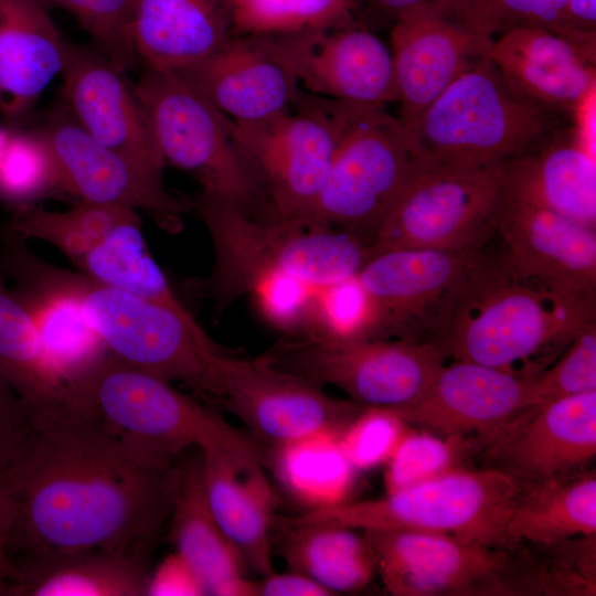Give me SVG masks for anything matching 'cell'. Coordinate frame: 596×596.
<instances>
[{
	"instance_id": "cell-26",
	"label": "cell",
	"mask_w": 596,
	"mask_h": 596,
	"mask_svg": "<svg viewBox=\"0 0 596 596\" xmlns=\"http://www.w3.org/2000/svg\"><path fill=\"white\" fill-rule=\"evenodd\" d=\"M237 34L233 0H135L130 41L143 67L179 72Z\"/></svg>"
},
{
	"instance_id": "cell-5",
	"label": "cell",
	"mask_w": 596,
	"mask_h": 596,
	"mask_svg": "<svg viewBox=\"0 0 596 596\" xmlns=\"http://www.w3.org/2000/svg\"><path fill=\"white\" fill-rule=\"evenodd\" d=\"M50 269L79 299L111 359L169 383L181 382L212 401L225 350L185 306L146 300L52 264Z\"/></svg>"
},
{
	"instance_id": "cell-50",
	"label": "cell",
	"mask_w": 596,
	"mask_h": 596,
	"mask_svg": "<svg viewBox=\"0 0 596 596\" xmlns=\"http://www.w3.org/2000/svg\"><path fill=\"white\" fill-rule=\"evenodd\" d=\"M14 519V504L7 491L0 487V574L15 582V567L8 554V542Z\"/></svg>"
},
{
	"instance_id": "cell-46",
	"label": "cell",
	"mask_w": 596,
	"mask_h": 596,
	"mask_svg": "<svg viewBox=\"0 0 596 596\" xmlns=\"http://www.w3.org/2000/svg\"><path fill=\"white\" fill-rule=\"evenodd\" d=\"M317 286L278 275L264 279L248 294L257 312L286 336L304 332L311 313Z\"/></svg>"
},
{
	"instance_id": "cell-8",
	"label": "cell",
	"mask_w": 596,
	"mask_h": 596,
	"mask_svg": "<svg viewBox=\"0 0 596 596\" xmlns=\"http://www.w3.org/2000/svg\"><path fill=\"white\" fill-rule=\"evenodd\" d=\"M353 105L304 91L289 110L274 118L231 120L233 139L269 217L319 225L316 204Z\"/></svg>"
},
{
	"instance_id": "cell-2",
	"label": "cell",
	"mask_w": 596,
	"mask_h": 596,
	"mask_svg": "<svg viewBox=\"0 0 596 596\" xmlns=\"http://www.w3.org/2000/svg\"><path fill=\"white\" fill-rule=\"evenodd\" d=\"M193 211L211 238L213 266L190 288L212 300L216 313L266 278L284 275L322 286L356 275L371 256V247L349 233L255 215L201 192Z\"/></svg>"
},
{
	"instance_id": "cell-25",
	"label": "cell",
	"mask_w": 596,
	"mask_h": 596,
	"mask_svg": "<svg viewBox=\"0 0 596 596\" xmlns=\"http://www.w3.org/2000/svg\"><path fill=\"white\" fill-rule=\"evenodd\" d=\"M490 58L523 97L576 117L594 96L595 52L551 31L518 28L494 38Z\"/></svg>"
},
{
	"instance_id": "cell-45",
	"label": "cell",
	"mask_w": 596,
	"mask_h": 596,
	"mask_svg": "<svg viewBox=\"0 0 596 596\" xmlns=\"http://www.w3.org/2000/svg\"><path fill=\"white\" fill-rule=\"evenodd\" d=\"M406 432L405 423L386 408L365 407L338 435L355 470L386 462Z\"/></svg>"
},
{
	"instance_id": "cell-21",
	"label": "cell",
	"mask_w": 596,
	"mask_h": 596,
	"mask_svg": "<svg viewBox=\"0 0 596 596\" xmlns=\"http://www.w3.org/2000/svg\"><path fill=\"white\" fill-rule=\"evenodd\" d=\"M498 259L509 274L557 291L596 298V230L505 192L497 231Z\"/></svg>"
},
{
	"instance_id": "cell-54",
	"label": "cell",
	"mask_w": 596,
	"mask_h": 596,
	"mask_svg": "<svg viewBox=\"0 0 596 596\" xmlns=\"http://www.w3.org/2000/svg\"><path fill=\"white\" fill-rule=\"evenodd\" d=\"M9 135H10V131H8L2 126H0V158L2 156V152H3L4 148H6Z\"/></svg>"
},
{
	"instance_id": "cell-16",
	"label": "cell",
	"mask_w": 596,
	"mask_h": 596,
	"mask_svg": "<svg viewBox=\"0 0 596 596\" xmlns=\"http://www.w3.org/2000/svg\"><path fill=\"white\" fill-rule=\"evenodd\" d=\"M26 242L2 228L0 269L13 278L12 289L32 318L51 370L93 414V387L110 355L79 299L53 277L50 263L31 252Z\"/></svg>"
},
{
	"instance_id": "cell-11",
	"label": "cell",
	"mask_w": 596,
	"mask_h": 596,
	"mask_svg": "<svg viewBox=\"0 0 596 596\" xmlns=\"http://www.w3.org/2000/svg\"><path fill=\"white\" fill-rule=\"evenodd\" d=\"M494 259L481 249H391L356 277L374 310L372 339L435 343Z\"/></svg>"
},
{
	"instance_id": "cell-39",
	"label": "cell",
	"mask_w": 596,
	"mask_h": 596,
	"mask_svg": "<svg viewBox=\"0 0 596 596\" xmlns=\"http://www.w3.org/2000/svg\"><path fill=\"white\" fill-rule=\"evenodd\" d=\"M481 449L482 443L476 436H438L406 430L386 461V492L467 467V461Z\"/></svg>"
},
{
	"instance_id": "cell-48",
	"label": "cell",
	"mask_w": 596,
	"mask_h": 596,
	"mask_svg": "<svg viewBox=\"0 0 596 596\" xmlns=\"http://www.w3.org/2000/svg\"><path fill=\"white\" fill-rule=\"evenodd\" d=\"M147 595H204L192 570L174 552L151 573Z\"/></svg>"
},
{
	"instance_id": "cell-17",
	"label": "cell",
	"mask_w": 596,
	"mask_h": 596,
	"mask_svg": "<svg viewBox=\"0 0 596 596\" xmlns=\"http://www.w3.org/2000/svg\"><path fill=\"white\" fill-rule=\"evenodd\" d=\"M269 448L319 433L339 434L365 406L324 394L319 385L263 360L225 351L212 400Z\"/></svg>"
},
{
	"instance_id": "cell-13",
	"label": "cell",
	"mask_w": 596,
	"mask_h": 596,
	"mask_svg": "<svg viewBox=\"0 0 596 596\" xmlns=\"http://www.w3.org/2000/svg\"><path fill=\"white\" fill-rule=\"evenodd\" d=\"M259 359L319 386L333 385L365 407L387 409L417 401L447 361L434 343L311 336H286Z\"/></svg>"
},
{
	"instance_id": "cell-33",
	"label": "cell",
	"mask_w": 596,
	"mask_h": 596,
	"mask_svg": "<svg viewBox=\"0 0 596 596\" xmlns=\"http://www.w3.org/2000/svg\"><path fill=\"white\" fill-rule=\"evenodd\" d=\"M519 485L507 523L512 546L596 535L595 469Z\"/></svg>"
},
{
	"instance_id": "cell-40",
	"label": "cell",
	"mask_w": 596,
	"mask_h": 596,
	"mask_svg": "<svg viewBox=\"0 0 596 596\" xmlns=\"http://www.w3.org/2000/svg\"><path fill=\"white\" fill-rule=\"evenodd\" d=\"M237 34H291L358 19L356 0H233Z\"/></svg>"
},
{
	"instance_id": "cell-6",
	"label": "cell",
	"mask_w": 596,
	"mask_h": 596,
	"mask_svg": "<svg viewBox=\"0 0 596 596\" xmlns=\"http://www.w3.org/2000/svg\"><path fill=\"white\" fill-rule=\"evenodd\" d=\"M519 488L498 469L461 467L380 499L310 510L283 523L285 528L326 523L362 531H422L513 549L507 523Z\"/></svg>"
},
{
	"instance_id": "cell-18",
	"label": "cell",
	"mask_w": 596,
	"mask_h": 596,
	"mask_svg": "<svg viewBox=\"0 0 596 596\" xmlns=\"http://www.w3.org/2000/svg\"><path fill=\"white\" fill-rule=\"evenodd\" d=\"M302 91L385 107L397 103L391 49L360 19L291 34H265Z\"/></svg>"
},
{
	"instance_id": "cell-15",
	"label": "cell",
	"mask_w": 596,
	"mask_h": 596,
	"mask_svg": "<svg viewBox=\"0 0 596 596\" xmlns=\"http://www.w3.org/2000/svg\"><path fill=\"white\" fill-rule=\"evenodd\" d=\"M494 34L464 0H427L391 29L401 124L405 127L459 75L490 56Z\"/></svg>"
},
{
	"instance_id": "cell-28",
	"label": "cell",
	"mask_w": 596,
	"mask_h": 596,
	"mask_svg": "<svg viewBox=\"0 0 596 596\" xmlns=\"http://www.w3.org/2000/svg\"><path fill=\"white\" fill-rule=\"evenodd\" d=\"M201 453L209 505L246 571L262 577L274 573L270 530L275 496L264 466L223 449Z\"/></svg>"
},
{
	"instance_id": "cell-22",
	"label": "cell",
	"mask_w": 596,
	"mask_h": 596,
	"mask_svg": "<svg viewBox=\"0 0 596 596\" xmlns=\"http://www.w3.org/2000/svg\"><path fill=\"white\" fill-rule=\"evenodd\" d=\"M535 375L453 361L440 369L417 401L389 411L405 424L421 426L443 436H476L483 448L528 407Z\"/></svg>"
},
{
	"instance_id": "cell-1",
	"label": "cell",
	"mask_w": 596,
	"mask_h": 596,
	"mask_svg": "<svg viewBox=\"0 0 596 596\" xmlns=\"http://www.w3.org/2000/svg\"><path fill=\"white\" fill-rule=\"evenodd\" d=\"M178 475V462H143L95 417L34 427L0 482L15 509L11 562L87 549L152 551L168 523Z\"/></svg>"
},
{
	"instance_id": "cell-37",
	"label": "cell",
	"mask_w": 596,
	"mask_h": 596,
	"mask_svg": "<svg viewBox=\"0 0 596 596\" xmlns=\"http://www.w3.org/2000/svg\"><path fill=\"white\" fill-rule=\"evenodd\" d=\"M136 221H141L140 216L130 207L78 200L65 211H47L35 204L13 209L6 226L25 241L53 245L76 265L115 228Z\"/></svg>"
},
{
	"instance_id": "cell-9",
	"label": "cell",
	"mask_w": 596,
	"mask_h": 596,
	"mask_svg": "<svg viewBox=\"0 0 596 596\" xmlns=\"http://www.w3.org/2000/svg\"><path fill=\"white\" fill-rule=\"evenodd\" d=\"M135 94L164 159L190 172L201 193L267 216L262 192L231 132V120L174 72L143 67Z\"/></svg>"
},
{
	"instance_id": "cell-24",
	"label": "cell",
	"mask_w": 596,
	"mask_h": 596,
	"mask_svg": "<svg viewBox=\"0 0 596 596\" xmlns=\"http://www.w3.org/2000/svg\"><path fill=\"white\" fill-rule=\"evenodd\" d=\"M174 73L238 124L274 118L304 92L265 34H236L207 58Z\"/></svg>"
},
{
	"instance_id": "cell-32",
	"label": "cell",
	"mask_w": 596,
	"mask_h": 596,
	"mask_svg": "<svg viewBox=\"0 0 596 596\" xmlns=\"http://www.w3.org/2000/svg\"><path fill=\"white\" fill-rule=\"evenodd\" d=\"M0 377L25 405L33 426L81 415L82 405L55 376L32 318L0 269Z\"/></svg>"
},
{
	"instance_id": "cell-19",
	"label": "cell",
	"mask_w": 596,
	"mask_h": 596,
	"mask_svg": "<svg viewBox=\"0 0 596 596\" xmlns=\"http://www.w3.org/2000/svg\"><path fill=\"white\" fill-rule=\"evenodd\" d=\"M39 132L54 155L67 195L143 210L163 231H182L193 201L170 192L163 175L97 142L68 111L55 115Z\"/></svg>"
},
{
	"instance_id": "cell-52",
	"label": "cell",
	"mask_w": 596,
	"mask_h": 596,
	"mask_svg": "<svg viewBox=\"0 0 596 596\" xmlns=\"http://www.w3.org/2000/svg\"><path fill=\"white\" fill-rule=\"evenodd\" d=\"M573 25L581 32L596 34V0H567Z\"/></svg>"
},
{
	"instance_id": "cell-41",
	"label": "cell",
	"mask_w": 596,
	"mask_h": 596,
	"mask_svg": "<svg viewBox=\"0 0 596 596\" xmlns=\"http://www.w3.org/2000/svg\"><path fill=\"white\" fill-rule=\"evenodd\" d=\"M374 310L356 275L317 286L308 324L296 336L332 341L372 339Z\"/></svg>"
},
{
	"instance_id": "cell-43",
	"label": "cell",
	"mask_w": 596,
	"mask_h": 596,
	"mask_svg": "<svg viewBox=\"0 0 596 596\" xmlns=\"http://www.w3.org/2000/svg\"><path fill=\"white\" fill-rule=\"evenodd\" d=\"M531 384L528 407L596 391V321L586 324Z\"/></svg>"
},
{
	"instance_id": "cell-3",
	"label": "cell",
	"mask_w": 596,
	"mask_h": 596,
	"mask_svg": "<svg viewBox=\"0 0 596 596\" xmlns=\"http://www.w3.org/2000/svg\"><path fill=\"white\" fill-rule=\"evenodd\" d=\"M593 321L596 298L513 276L494 259L434 344L446 360L535 375Z\"/></svg>"
},
{
	"instance_id": "cell-53",
	"label": "cell",
	"mask_w": 596,
	"mask_h": 596,
	"mask_svg": "<svg viewBox=\"0 0 596 596\" xmlns=\"http://www.w3.org/2000/svg\"><path fill=\"white\" fill-rule=\"evenodd\" d=\"M0 596H15L14 579L0 574Z\"/></svg>"
},
{
	"instance_id": "cell-38",
	"label": "cell",
	"mask_w": 596,
	"mask_h": 596,
	"mask_svg": "<svg viewBox=\"0 0 596 596\" xmlns=\"http://www.w3.org/2000/svg\"><path fill=\"white\" fill-rule=\"evenodd\" d=\"M65 194L56 160L43 136L10 131L0 158V201L18 209Z\"/></svg>"
},
{
	"instance_id": "cell-35",
	"label": "cell",
	"mask_w": 596,
	"mask_h": 596,
	"mask_svg": "<svg viewBox=\"0 0 596 596\" xmlns=\"http://www.w3.org/2000/svg\"><path fill=\"white\" fill-rule=\"evenodd\" d=\"M337 433L319 432L273 447L269 466L286 492L310 510L348 501L355 469Z\"/></svg>"
},
{
	"instance_id": "cell-49",
	"label": "cell",
	"mask_w": 596,
	"mask_h": 596,
	"mask_svg": "<svg viewBox=\"0 0 596 596\" xmlns=\"http://www.w3.org/2000/svg\"><path fill=\"white\" fill-rule=\"evenodd\" d=\"M323 586L306 575L276 572L255 581V596H330Z\"/></svg>"
},
{
	"instance_id": "cell-42",
	"label": "cell",
	"mask_w": 596,
	"mask_h": 596,
	"mask_svg": "<svg viewBox=\"0 0 596 596\" xmlns=\"http://www.w3.org/2000/svg\"><path fill=\"white\" fill-rule=\"evenodd\" d=\"M489 26L494 38L518 28H540L595 52L596 34L572 23L567 0H464Z\"/></svg>"
},
{
	"instance_id": "cell-7",
	"label": "cell",
	"mask_w": 596,
	"mask_h": 596,
	"mask_svg": "<svg viewBox=\"0 0 596 596\" xmlns=\"http://www.w3.org/2000/svg\"><path fill=\"white\" fill-rule=\"evenodd\" d=\"M94 417L143 462L174 466L185 450L223 449L268 467L265 449L169 382L109 359L93 387Z\"/></svg>"
},
{
	"instance_id": "cell-10",
	"label": "cell",
	"mask_w": 596,
	"mask_h": 596,
	"mask_svg": "<svg viewBox=\"0 0 596 596\" xmlns=\"http://www.w3.org/2000/svg\"><path fill=\"white\" fill-rule=\"evenodd\" d=\"M417 163L397 117L385 107L354 104L320 191L315 222L371 246Z\"/></svg>"
},
{
	"instance_id": "cell-31",
	"label": "cell",
	"mask_w": 596,
	"mask_h": 596,
	"mask_svg": "<svg viewBox=\"0 0 596 596\" xmlns=\"http://www.w3.org/2000/svg\"><path fill=\"white\" fill-rule=\"evenodd\" d=\"M151 551L87 549L12 561L15 596H143Z\"/></svg>"
},
{
	"instance_id": "cell-34",
	"label": "cell",
	"mask_w": 596,
	"mask_h": 596,
	"mask_svg": "<svg viewBox=\"0 0 596 596\" xmlns=\"http://www.w3.org/2000/svg\"><path fill=\"white\" fill-rule=\"evenodd\" d=\"M285 530L279 549L289 568L332 595L360 592L373 579L374 553L365 536L353 529L320 523Z\"/></svg>"
},
{
	"instance_id": "cell-14",
	"label": "cell",
	"mask_w": 596,
	"mask_h": 596,
	"mask_svg": "<svg viewBox=\"0 0 596 596\" xmlns=\"http://www.w3.org/2000/svg\"><path fill=\"white\" fill-rule=\"evenodd\" d=\"M382 582L395 596L531 595L524 546L500 549L411 530H366Z\"/></svg>"
},
{
	"instance_id": "cell-30",
	"label": "cell",
	"mask_w": 596,
	"mask_h": 596,
	"mask_svg": "<svg viewBox=\"0 0 596 596\" xmlns=\"http://www.w3.org/2000/svg\"><path fill=\"white\" fill-rule=\"evenodd\" d=\"M68 40L36 0H0V111L24 116L57 74Z\"/></svg>"
},
{
	"instance_id": "cell-4",
	"label": "cell",
	"mask_w": 596,
	"mask_h": 596,
	"mask_svg": "<svg viewBox=\"0 0 596 596\" xmlns=\"http://www.w3.org/2000/svg\"><path fill=\"white\" fill-rule=\"evenodd\" d=\"M574 123L519 94L488 56L403 127L421 163L488 168L541 148Z\"/></svg>"
},
{
	"instance_id": "cell-12",
	"label": "cell",
	"mask_w": 596,
	"mask_h": 596,
	"mask_svg": "<svg viewBox=\"0 0 596 596\" xmlns=\"http://www.w3.org/2000/svg\"><path fill=\"white\" fill-rule=\"evenodd\" d=\"M503 166L456 168L417 163L371 247L481 249L498 231L505 198Z\"/></svg>"
},
{
	"instance_id": "cell-36",
	"label": "cell",
	"mask_w": 596,
	"mask_h": 596,
	"mask_svg": "<svg viewBox=\"0 0 596 596\" xmlns=\"http://www.w3.org/2000/svg\"><path fill=\"white\" fill-rule=\"evenodd\" d=\"M140 226L141 221L118 226L75 266L103 285L146 300L172 307L184 306L151 256Z\"/></svg>"
},
{
	"instance_id": "cell-27",
	"label": "cell",
	"mask_w": 596,
	"mask_h": 596,
	"mask_svg": "<svg viewBox=\"0 0 596 596\" xmlns=\"http://www.w3.org/2000/svg\"><path fill=\"white\" fill-rule=\"evenodd\" d=\"M178 461V485L168 520L174 552L196 576L204 595L255 596V581L207 502L203 457L199 448Z\"/></svg>"
},
{
	"instance_id": "cell-51",
	"label": "cell",
	"mask_w": 596,
	"mask_h": 596,
	"mask_svg": "<svg viewBox=\"0 0 596 596\" xmlns=\"http://www.w3.org/2000/svg\"><path fill=\"white\" fill-rule=\"evenodd\" d=\"M427 0H356L358 18L362 11L392 24L407 10Z\"/></svg>"
},
{
	"instance_id": "cell-47",
	"label": "cell",
	"mask_w": 596,
	"mask_h": 596,
	"mask_svg": "<svg viewBox=\"0 0 596 596\" xmlns=\"http://www.w3.org/2000/svg\"><path fill=\"white\" fill-rule=\"evenodd\" d=\"M33 428L25 405L0 377V482L20 455Z\"/></svg>"
},
{
	"instance_id": "cell-23",
	"label": "cell",
	"mask_w": 596,
	"mask_h": 596,
	"mask_svg": "<svg viewBox=\"0 0 596 596\" xmlns=\"http://www.w3.org/2000/svg\"><path fill=\"white\" fill-rule=\"evenodd\" d=\"M62 75L68 114L93 139L163 175L167 163L121 68L70 41Z\"/></svg>"
},
{
	"instance_id": "cell-44",
	"label": "cell",
	"mask_w": 596,
	"mask_h": 596,
	"mask_svg": "<svg viewBox=\"0 0 596 596\" xmlns=\"http://www.w3.org/2000/svg\"><path fill=\"white\" fill-rule=\"evenodd\" d=\"M45 9L63 8L75 15L97 51L123 71L137 62L130 21L135 0H36Z\"/></svg>"
},
{
	"instance_id": "cell-29",
	"label": "cell",
	"mask_w": 596,
	"mask_h": 596,
	"mask_svg": "<svg viewBox=\"0 0 596 596\" xmlns=\"http://www.w3.org/2000/svg\"><path fill=\"white\" fill-rule=\"evenodd\" d=\"M508 195L596 230V160L576 123L502 167Z\"/></svg>"
},
{
	"instance_id": "cell-20",
	"label": "cell",
	"mask_w": 596,
	"mask_h": 596,
	"mask_svg": "<svg viewBox=\"0 0 596 596\" xmlns=\"http://www.w3.org/2000/svg\"><path fill=\"white\" fill-rule=\"evenodd\" d=\"M480 454L518 483L582 471L596 455V391L524 408Z\"/></svg>"
}]
</instances>
